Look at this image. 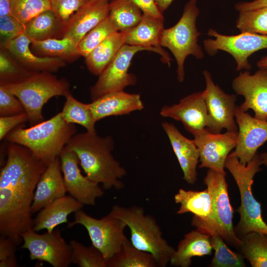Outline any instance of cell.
I'll list each match as a JSON object with an SVG mask.
<instances>
[{
    "label": "cell",
    "instance_id": "49",
    "mask_svg": "<svg viewBox=\"0 0 267 267\" xmlns=\"http://www.w3.org/2000/svg\"><path fill=\"white\" fill-rule=\"evenodd\" d=\"M174 0H155L156 4L160 12L163 14Z\"/></svg>",
    "mask_w": 267,
    "mask_h": 267
},
{
    "label": "cell",
    "instance_id": "26",
    "mask_svg": "<svg viewBox=\"0 0 267 267\" xmlns=\"http://www.w3.org/2000/svg\"><path fill=\"white\" fill-rule=\"evenodd\" d=\"M210 236L196 229L186 233L179 242L170 264L174 267H189L194 257L211 254Z\"/></svg>",
    "mask_w": 267,
    "mask_h": 267
},
{
    "label": "cell",
    "instance_id": "18",
    "mask_svg": "<svg viewBox=\"0 0 267 267\" xmlns=\"http://www.w3.org/2000/svg\"><path fill=\"white\" fill-rule=\"evenodd\" d=\"M205 89L181 99L178 104L164 105L160 114L180 122L193 135L206 129L208 116L205 102Z\"/></svg>",
    "mask_w": 267,
    "mask_h": 267
},
{
    "label": "cell",
    "instance_id": "7",
    "mask_svg": "<svg viewBox=\"0 0 267 267\" xmlns=\"http://www.w3.org/2000/svg\"><path fill=\"white\" fill-rule=\"evenodd\" d=\"M2 85L21 101L30 126L44 121L43 108L50 99L65 96L69 92V84L66 80L58 79L47 72H33L20 82Z\"/></svg>",
    "mask_w": 267,
    "mask_h": 267
},
{
    "label": "cell",
    "instance_id": "12",
    "mask_svg": "<svg viewBox=\"0 0 267 267\" xmlns=\"http://www.w3.org/2000/svg\"><path fill=\"white\" fill-rule=\"evenodd\" d=\"M142 50L150 51L144 47L127 44L122 47L90 88L92 101L108 93L124 90L126 87L136 83L135 76L129 73L128 69L134 55Z\"/></svg>",
    "mask_w": 267,
    "mask_h": 267
},
{
    "label": "cell",
    "instance_id": "13",
    "mask_svg": "<svg viewBox=\"0 0 267 267\" xmlns=\"http://www.w3.org/2000/svg\"><path fill=\"white\" fill-rule=\"evenodd\" d=\"M203 74L206 83L205 98L208 116L206 129L215 134L220 133L223 129L226 131H237L234 119L236 95L226 93L214 83L208 71H204Z\"/></svg>",
    "mask_w": 267,
    "mask_h": 267
},
{
    "label": "cell",
    "instance_id": "51",
    "mask_svg": "<svg viewBox=\"0 0 267 267\" xmlns=\"http://www.w3.org/2000/svg\"><path fill=\"white\" fill-rule=\"evenodd\" d=\"M262 164L267 167V152L260 154Z\"/></svg>",
    "mask_w": 267,
    "mask_h": 267
},
{
    "label": "cell",
    "instance_id": "25",
    "mask_svg": "<svg viewBox=\"0 0 267 267\" xmlns=\"http://www.w3.org/2000/svg\"><path fill=\"white\" fill-rule=\"evenodd\" d=\"M84 206L71 195L57 198L39 211L33 219V229L37 232L45 229L51 232L57 225L68 222V216Z\"/></svg>",
    "mask_w": 267,
    "mask_h": 267
},
{
    "label": "cell",
    "instance_id": "36",
    "mask_svg": "<svg viewBox=\"0 0 267 267\" xmlns=\"http://www.w3.org/2000/svg\"><path fill=\"white\" fill-rule=\"evenodd\" d=\"M72 262L80 267H107V260L92 244L87 247L76 240H71Z\"/></svg>",
    "mask_w": 267,
    "mask_h": 267
},
{
    "label": "cell",
    "instance_id": "9",
    "mask_svg": "<svg viewBox=\"0 0 267 267\" xmlns=\"http://www.w3.org/2000/svg\"><path fill=\"white\" fill-rule=\"evenodd\" d=\"M75 220L68 222V227L76 224L84 226L92 245L98 249L108 260L121 249L127 239L124 230L126 224L110 213L101 219L94 218L82 209L74 213Z\"/></svg>",
    "mask_w": 267,
    "mask_h": 267
},
{
    "label": "cell",
    "instance_id": "1",
    "mask_svg": "<svg viewBox=\"0 0 267 267\" xmlns=\"http://www.w3.org/2000/svg\"><path fill=\"white\" fill-rule=\"evenodd\" d=\"M0 172V234L20 244L33 229L31 206L38 182L46 166L27 147L9 142Z\"/></svg>",
    "mask_w": 267,
    "mask_h": 267
},
{
    "label": "cell",
    "instance_id": "38",
    "mask_svg": "<svg viewBox=\"0 0 267 267\" xmlns=\"http://www.w3.org/2000/svg\"><path fill=\"white\" fill-rule=\"evenodd\" d=\"M236 26L241 33L267 35V7L240 11Z\"/></svg>",
    "mask_w": 267,
    "mask_h": 267
},
{
    "label": "cell",
    "instance_id": "4",
    "mask_svg": "<svg viewBox=\"0 0 267 267\" xmlns=\"http://www.w3.org/2000/svg\"><path fill=\"white\" fill-rule=\"evenodd\" d=\"M225 176V172L209 169L204 183L211 197V213L205 219L193 215L191 224L204 233L219 235L228 245L239 250L242 242L234 230V209L230 203Z\"/></svg>",
    "mask_w": 267,
    "mask_h": 267
},
{
    "label": "cell",
    "instance_id": "23",
    "mask_svg": "<svg viewBox=\"0 0 267 267\" xmlns=\"http://www.w3.org/2000/svg\"><path fill=\"white\" fill-rule=\"evenodd\" d=\"M32 41L24 33L2 47L13 56L26 69L34 72L57 71L65 65L62 59L55 57H39L32 52Z\"/></svg>",
    "mask_w": 267,
    "mask_h": 267
},
{
    "label": "cell",
    "instance_id": "30",
    "mask_svg": "<svg viewBox=\"0 0 267 267\" xmlns=\"http://www.w3.org/2000/svg\"><path fill=\"white\" fill-rule=\"evenodd\" d=\"M131 0H111L108 17L118 32L126 33L140 21L143 13Z\"/></svg>",
    "mask_w": 267,
    "mask_h": 267
},
{
    "label": "cell",
    "instance_id": "39",
    "mask_svg": "<svg viewBox=\"0 0 267 267\" xmlns=\"http://www.w3.org/2000/svg\"><path fill=\"white\" fill-rule=\"evenodd\" d=\"M51 9L49 0H12L11 14L26 25L42 12Z\"/></svg>",
    "mask_w": 267,
    "mask_h": 267
},
{
    "label": "cell",
    "instance_id": "17",
    "mask_svg": "<svg viewBox=\"0 0 267 267\" xmlns=\"http://www.w3.org/2000/svg\"><path fill=\"white\" fill-rule=\"evenodd\" d=\"M235 118L238 129L237 141L235 149L229 155L246 165L267 141V121L252 117L237 106Z\"/></svg>",
    "mask_w": 267,
    "mask_h": 267
},
{
    "label": "cell",
    "instance_id": "35",
    "mask_svg": "<svg viewBox=\"0 0 267 267\" xmlns=\"http://www.w3.org/2000/svg\"><path fill=\"white\" fill-rule=\"evenodd\" d=\"M210 236L212 247L215 250V254L211 260L210 267H246L244 261L245 258L240 252H236L231 250L219 235L212 234Z\"/></svg>",
    "mask_w": 267,
    "mask_h": 267
},
{
    "label": "cell",
    "instance_id": "6",
    "mask_svg": "<svg viewBox=\"0 0 267 267\" xmlns=\"http://www.w3.org/2000/svg\"><path fill=\"white\" fill-rule=\"evenodd\" d=\"M261 165L258 152L246 165L241 164L237 157L230 155L225 162L224 168L234 178L240 192L241 204L236 210L240 215V220L234 227L238 237L252 231L267 233V224L262 217L261 204L252 192L254 177L261 171Z\"/></svg>",
    "mask_w": 267,
    "mask_h": 267
},
{
    "label": "cell",
    "instance_id": "22",
    "mask_svg": "<svg viewBox=\"0 0 267 267\" xmlns=\"http://www.w3.org/2000/svg\"><path fill=\"white\" fill-rule=\"evenodd\" d=\"M162 127L167 135L183 173V179L189 184L197 180V166L199 160L198 148L193 140L184 136L172 123L164 122Z\"/></svg>",
    "mask_w": 267,
    "mask_h": 267
},
{
    "label": "cell",
    "instance_id": "10",
    "mask_svg": "<svg viewBox=\"0 0 267 267\" xmlns=\"http://www.w3.org/2000/svg\"><path fill=\"white\" fill-rule=\"evenodd\" d=\"M21 248L29 252L31 261L45 262L53 267H68L72 262V249L62 237L59 228L39 234L31 229L21 234Z\"/></svg>",
    "mask_w": 267,
    "mask_h": 267
},
{
    "label": "cell",
    "instance_id": "21",
    "mask_svg": "<svg viewBox=\"0 0 267 267\" xmlns=\"http://www.w3.org/2000/svg\"><path fill=\"white\" fill-rule=\"evenodd\" d=\"M67 192L59 156L47 165L37 184L31 206L32 214Z\"/></svg>",
    "mask_w": 267,
    "mask_h": 267
},
{
    "label": "cell",
    "instance_id": "32",
    "mask_svg": "<svg viewBox=\"0 0 267 267\" xmlns=\"http://www.w3.org/2000/svg\"><path fill=\"white\" fill-rule=\"evenodd\" d=\"M156 267V262L151 254L136 248L128 238L120 250L107 260V267Z\"/></svg>",
    "mask_w": 267,
    "mask_h": 267
},
{
    "label": "cell",
    "instance_id": "50",
    "mask_svg": "<svg viewBox=\"0 0 267 267\" xmlns=\"http://www.w3.org/2000/svg\"><path fill=\"white\" fill-rule=\"evenodd\" d=\"M257 65L259 68H267V56L262 57L257 62Z\"/></svg>",
    "mask_w": 267,
    "mask_h": 267
},
{
    "label": "cell",
    "instance_id": "33",
    "mask_svg": "<svg viewBox=\"0 0 267 267\" xmlns=\"http://www.w3.org/2000/svg\"><path fill=\"white\" fill-rule=\"evenodd\" d=\"M238 250L252 267H267V233L252 231L239 237Z\"/></svg>",
    "mask_w": 267,
    "mask_h": 267
},
{
    "label": "cell",
    "instance_id": "44",
    "mask_svg": "<svg viewBox=\"0 0 267 267\" xmlns=\"http://www.w3.org/2000/svg\"><path fill=\"white\" fill-rule=\"evenodd\" d=\"M20 244L9 236L0 237V267H16L18 265L15 252Z\"/></svg>",
    "mask_w": 267,
    "mask_h": 267
},
{
    "label": "cell",
    "instance_id": "41",
    "mask_svg": "<svg viewBox=\"0 0 267 267\" xmlns=\"http://www.w3.org/2000/svg\"><path fill=\"white\" fill-rule=\"evenodd\" d=\"M51 10L64 26L89 0H49Z\"/></svg>",
    "mask_w": 267,
    "mask_h": 267
},
{
    "label": "cell",
    "instance_id": "24",
    "mask_svg": "<svg viewBox=\"0 0 267 267\" xmlns=\"http://www.w3.org/2000/svg\"><path fill=\"white\" fill-rule=\"evenodd\" d=\"M89 105L96 122L111 116L129 114L144 108L139 94L124 90L106 93L92 101Z\"/></svg>",
    "mask_w": 267,
    "mask_h": 267
},
{
    "label": "cell",
    "instance_id": "11",
    "mask_svg": "<svg viewBox=\"0 0 267 267\" xmlns=\"http://www.w3.org/2000/svg\"><path fill=\"white\" fill-rule=\"evenodd\" d=\"M208 35L214 37L204 41V48L210 55H215L219 50L231 54L234 58L236 70H247L251 68L249 57L255 52L267 48V35L241 33L237 35L227 36L210 29Z\"/></svg>",
    "mask_w": 267,
    "mask_h": 267
},
{
    "label": "cell",
    "instance_id": "40",
    "mask_svg": "<svg viewBox=\"0 0 267 267\" xmlns=\"http://www.w3.org/2000/svg\"><path fill=\"white\" fill-rule=\"evenodd\" d=\"M33 72L15 62L3 48L0 50V85L18 83Z\"/></svg>",
    "mask_w": 267,
    "mask_h": 267
},
{
    "label": "cell",
    "instance_id": "27",
    "mask_svg": "<svg viewBox=\"0 0 267 267\" xmlns=\"http://www.w3.org/2000/svg\"><path fill=\"white\" fill-rule=\"evenodd\" d=\"M126 41L125 33L118 31L104 40L85 57L89 71L93 75L99 76L126 44Z\"/></svg>",
    "mask_w": 267,
    "mask_h": 267
},
{
    "label": "cell",
    "instance_id": "29",
    "mask_svg": "<svg viewBox=\"0 0 267 267\" xmlns=\"http://www.w3.org/2000/svg\"><path fill=\"white\" fill-rule=\"evenodd\" d=\"M64 25L50 9L44 11L25 25L24 34L31 41H42L61 36Z\"/></svg>",
    "mask_w": 267,
    "mask_h": 267
},
{
    "label": "cell",
    "instance_id": "2",
    "mask_svg": "<svg viewBox=\"0 0 267 267\" xmlns=\"http://www.w3.org/2000/svg\"><path fill=\"white\" fill-rule=\"evenodd\" d=\"M77 155L86 176L91 181L101 184L106 190H120L124 187L121 179L126 171L113 156V138L101 137L88 132L76 134L65 146Z\"/></svg>",
    "mask_w": 267,
    "mask_h": 267
},
{
    "label": "cell",
    "instance_id": "48",
    "mask_svg": "<svg viewBox=\"0 0 267 267\" xmlns=\"http://www.w3.org/2000/svg\"><path fill=\"white\" fill-rule=\"evenodd\" d=\"M12 0H0V17L11 14L10 6Z\"/></svg>",
    "mask_w": 267,
    "mask_h": 267
},
{
    "label": "cell",
    "instance_id": "8",
    "mask_svg": "<svg viewBox=\"0 0 267 267\" xmlns=\"http://www.w3.org/2000/svg\"><path fill=\"white\" fill-rule=\"evenodd\" d=\"M199 10L196 0H190L185 4L182 16L173 27L164 29L160 41L161 46L168 48L174 55L177 63V79L182 82L184 79V61L189 55L202 59L204 53L198 44L201 34L196 27Z\"/></svg>",
    "mask_w": 267,
    "mask_h": 267
},
{
    "label": "cell",
    "instance_id": "46",
    "mask_svg": "<svg viewBox=\"0 0 267 267\" xmlns=\"http://www.w3.org/2000/svg\"><path fill=\"white\" fill-rule=\"evenodd\" d=\"M142 11L143 14L159 19H164L157 7L155 0H131Z\"/></svg>",
    "mask_w": 267,
    "mask_h": 267
},
{
    "label": "cell",
    "instance_id": "19",
    "mask_svg": "<svg viewBox=\"0 0 267 267\" xmlns=\"http://www.w3.org/2000/svg\"><path fill=\"white\" fill-rule=\"evenodd\" d=\"M109 0H89L64 26L61 38L72 40L77 44L90 30L108 16Z\"/></svg>",
    "mask_w": 267,
    "mask_h": 267
},
{
    "label": "cell",
    "instance_id": "3",
    "mask_svg": "<svg viewBox=\"0 0 267 267\" xmlns=\"http://www.w3.org/2000/svg\"><path fill=\"white\" fill-rule=\"evenodd\" d=\"M76 133L74 124L66 122L60 112L29 128H24L21 125L10 131L4 139L27 147L47 166L59 156Z\"/></svg>",
    "mask_w": 267,
    "mask_h": 267
},
{
    "label": "cell",
    "instance_id": "45",
    "mask_svg": "<svg viewBox=\"0 0 267 267\" xmlns=\"http://www.w3.org/2000/svg\"><path fill=\"white\" fill-rule=\"evenodd\" d=\"M28 122L27 114L0 116V139H4L6 135L16 127Z\"/></svg>",
    "mask_w": 267,
    "mask_h": 267
},
{
    "label": "cell",
    "instance_id": "43",
    "mask_svg": "<svg viewBox=\"0 0 267 267\" xmlns=\"http://www.w3.org/2000/svg\"><path fill=\"white\" fill-rule=\"evenodd\" d=\"M25 113L19 99L4 86L0 85V116Z\"/></svg>",
    "mask_w": 267,
    "mask_h": 267
},
{
    "label": "cell",
    "instance_id": "42",
    "mask_svg": "<svg viewBox=\"0 0 267 267\" xmlns=\"http://www.w3.org/2000/svg\"><path fill=\"white\" fill-rule=\"evenodd\" d=\"M25 25L11 14L0 17V35L1 46L25 32Z\"/></svg>",
    "mask_w": 267,
    "mask_h": 267
},
{
    "label": "cell",
    "instance_id": "34",
    "mask_svg": "<svg viewBox=\"0 0 267 267\" xmlns=\"http://www.w3.org/2000/svg\"><path fill=\"white\" fill-rule=\"evenodd\" d=\"M65 102L61 112L63 119L67 123L77 124L85 128L87 132L96 133L95 120L89 104L77 100L70 92L65 96Z\"/></svg>",
    "mask_w": 267,
    "mask_h": 267
},
{
    "label": "cell",
    "instance_id": "20",
    "mask_svg": "<svg viewBox=\"0 0 267 267\" xmlns=\"http://www.w3.org/2000/svg\"><path fill=\"white\" fill-rule=\"evenodd\" d=\"M164 19H159L143 14L139 23L131 30L125 33L126 44L142 46L159 54L164 63L170 65L171 58L168 53L161 46L160 41L163 31Z\"/></svg>",
    "mask_w": 267,
    "mask_h": 267
},
{
    "label": "cell",
    "instance_id": "28",
    "mask_svg": "<svg viewBox=\"0 0 267 267\" xmlns=\"http://www.w3.org/2000/svg\"><path fill=\"white\" fill-rule=\"evenodd\" d=\"M174 199L180 205L178 214L190 212L199 219H205L211 213V197L207 188L200 191L180 189Z\"/></svg>",
    "mask_w": 267,
    "mask_h": 267
},
{
    "label": "cell",
    "instance_id": "5",
    "mask_svg": "<svg viewBox=\"0 0 267 267\" xmlns=\"http://www.w3.org/2000/svg\"><path fill=\"white\" fill-rule=\"evenodd\" d=\"M122 220L131 231V242L136 248L151 254L157 266L165 267L170 263L175 250L163 238L155 219L144 213L140 206H112L109 212Z\"/></svg>",
    "mask_w": 267,
    "mask_h": 267
},
{
    "label": "cell",
    "instance_id": "15",
    "mask_svg": "<svg viewBox=\"0 0 267 267\" xmlns=\"http://www.w3.org/2000/svg\"><path fill=\"white\" fill-rule=\"evenodd\" d=\"M238 131L215 134L206 129L194 134V141L199 153V168L225 172L224 164L230 151L235 148Z\"/></svg>",
    "mask_w": 267,
    "mask_h": 267
},
{
    "label": "cell",
    "instance_id": "31",
    "mask_svg": "<svg viewBox=\"0 0 267 267\" xmlns=\"http://www.w3.org/2000/svg\"><path fill=\"white\" fill-rule=\"evenodd\" d=\"M31 47L40 55L58 57L64 61H73L80 56L78 44L70 38H50L32 41Z\"/></svg>",
    "mask_w": 267,
    "mask_h": 267
},
{
    "label": "cell",
    "instance_id": "16",
    "mask_svg": "<svg viewBox=\"0 0 267 267\" xmlns=\"http://www.w3.org/2000/svg\"><path fill=\"white\" fill-rule=\"evenodd\" d=\"M232 87L244 101L238 106L246 112L252 109L254 117L267 121V68H260L254 74L248 71L241 72L235 77Z\"/></svg>",
    "mask_w": 267,
    "mask_h": 267
},
{
    "label": "cell",
    "instance_id": "14",
    "mask_svg": "<svg viewBox=\"0 0 267 267\" xmlns=\"http://www.w3.org/2000/svg\"><path fill=\"white\" fill-rule=\"evenodd\" d=\"M59 157L67 192L84 205L94 206L96 198L104 194L99 184L82 175L79 159L74 151L65 146Z\"/></svg>",
    "mask_w": 267,
    "mask_h": 267
},
{
    "label": "cell",
    "instance_id": "47",
    "mask_svg": "<svg viewBox=\"0 0 267 267\" xmlns=\"http://www.w3.org/2000/svg\"><path fill=\"white\" fill-rule=\"evenodd\" d=\"M267 7V0H255L250 2H240L236 4V10L243 11Z\"/></svg>",
    "mask_w": 267,
    "mask_h": 267
},
{
    "label": "cell",
    "instance_id": "37",
    "mask_svg": "<svg viewBox=\"0 0 267 267\" xmlns=\"http://www.w3.org/2000/svg\"><path fill=\"white\" fill-rule=\"evenodd\" d=\"M118 32L108 16L87 33L78 44L81 56L85 58L104 40Z\"/></svg>",
    "mask_w": 267,
    "mask_h": 267
}]
</instances>
